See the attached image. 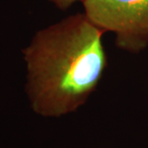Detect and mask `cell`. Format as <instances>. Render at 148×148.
I'll return each instance as SVG.
<instances>
[{"instance_id": "2", "label": "cell", "mask_w": 148, "mask_h": 148, "mask_svg": "<svg viewBox=\"0 0 148 148\" xmlns=\"http://www.w3.org/2000/svg\"><path fill=\"white\" fill-rule=\"evenodd\" d=\"M82 3L95 27L115 34L118 48L138 53L148 45V0H83Z\"/></svg>"}, {"instance_id": "1", "label": "cell", "mask_w": 148, "mask_h": 148, "mask_svg": "<svg viewBox=\"0 0 148 148\" xmlns=\"http://www.w3.org/2000/svg\"><path fill=\"white\" fill-rule=\"evenodd\" d=\"M103 34L85 13L71 15L37 33L25 51L34 110L59 117L85 104L108 64Z\"/></svg>"}, {"instance_id": "3", "label": "cell", "mask_w": 148, "mask_h": 148, "mask_svg": "<svg viewBox=\"0 0 148 148\" xmlns=\"http://www.w3.org/2000/svg\"><path fill=\"white\" fill-rule=\"evenodd\" d=\"M49 1L56 6L58 9L63 11L67 10L73 4H74L75 3H77L78 1L83 2V0H49Z\"/></svg>"}]
</instances>
